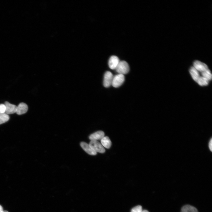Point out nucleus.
I'll list each match as a JSON object with an SVG mask.
<instances>
[{
	"label": "nucleus",
	"mask_w": 212,
	"mask_h": 212,
	"mask_svg": "<svg viewBox=\"0 0 212 212\" xmlns=\"http://www.w3.org/2000/svg\"><path fill=\"white\" fill-rule=\"evenodd\" d=\"M118 74L124 75L127 73L130 67L127 63L125 61H120L115 69Z\"/></svg>",
	"instance_id": "f257e3e1"
},
{
	"label": "nucleus",
	"mask_w": 212,
	"mask_h": 212,
	"mask_svg": "<svg viewBox=\"0 0 212 212\" xmlns=\"http://www.w3.org/2000/svg\"><path fill=\"white\" fill-rule=\"evenodd\" d=\"M124 75L118 74L113 76L112 85L115 87H118L120 86L125 81Z\"/></svg>",
	"instance_id": "f03ea898"
},
{
	"label": "nucleus",
	"mask_w": 212,
	"mask_h": 212,
	"mask_svg": "<svg viewBox=\"0 0 212 212\" xmlns=\"http://www.w3.org/2000/svg\"><path fill=\"white\" fill-rule=\"evenodd\" d=\"M89 145L96 152L103 153L105 151V150L102 144L97 140H91Z\"/></svg>",
	"instance_id": "7ed1b4c3"
},
{
	"label": "nucleus",
	"mask_w": 212,
	"mask_h": 212,
	"mask_svg": "<svg viewBox=\"0 0 212 212\" xmlns=\"http://www.w3.org/2000/svg\"><path fill=\"white\" fill-rule=\"evenodd\" d=\"M113 76L111 72L107 71L105 72L104 75L103 82V85L105 87H108L112 85Z\"/></svg>",
	"instance_id": "20e7f679"
},
{
	"label": "nucleus",
	"mask_w": 212,
	"mask_h": 212,
	"mask_svg": "<svg viewBox=\"0 0 212 212\" xmlns=\"http://www.w3.org/2000/svg\"><path fill=\"white\" fill-rule=\"evenodd\" d=\"M120 61L118 57L117 56H111L109 60L108 65L110 69H115Z\"/></svg>",
	"instance_id": "39448f33"
},
{
	"label": "nucleus",
	"mask_w": 212,
	"mask_h": 212,
	"mask_svg": "<svg viewBox=\"0 0 212 212\" xmlns=\"http://www.w3.org/2000/svg\"><path fill=\"white\" fill-rule=\"evenodd\" d=\"M193 67L199 72H202L208 69L205 64L199 61H196L193 63Z\"/></svg>",
	"instance_id": "423d86ee"
},
{
	"label": "nucleus",
	"mask_w": 212,
	"mask_h": 212,
	"mask_svg": "<svg viewBox=\"0 0 212 212\" xmlns=\"http://www.w3.org/2000/svg\"><path fill=\"white\" fill-rule=\"evenodd\" d=\"M6 107L5 113L7 115L14 114L16 113L17 110V106L11 104L7 101L5 102Z\"/></svg>",
	"instance_id": "0eeeda50"
},
{
	"label": "nucleus",
	"mask_w": 212,
	"mask_h": 212,
	"mask_svg": "<svg viewBox=\"0 0 212 212\" xmlns=\"http://www.w3.org/2000/svg\"><path fill=\"white\" fill-rule=\"evenodd\" d=\"M80 146L88 154L91 155H95L97 152L95 151L90 145L84 142L80 143Z\"/></svg>",
	"instance_id": "6e6552de"
},
{
	"label": "nucleus",
	"mask_w": 212,
	"mask_h": 212,
	"mask_svg": "<svg viewBox=\"0 0 212 212\" xmlns=\"http://www.w3.org/2000/svg\"><path fill=\"white\" fill-rule=\"evenodd\" d=\"M28 107L27 105L24 102H21L17 106L16 113L19 115H21L26 113L28 110Z\"/></svg>",
	"instance_id": "1a4fd4ad"
},
{
	"label": "nucleus",
	"mask_w": 212,
	"mask_h": 212,
	"mask_svg": "<svg viewBox=\"0 0 212 212\" xmlns=\"http://www.w3.org/2000/svg\"><path fill=\"white\" fill-rule=\"evenodd\" d=\"M104 132L102 131L96 132L89 136V138L91 140H96L101 139L104 137Z\"/></svg>",
	"instance_id": "9d476101"
},
{
	"label": "nucleus",
	"mask_w": 212,
	"mask_h": 212,
	"mask_svg": "<svg viewBox=\"0 0 212 212\" xmlns=\"http://www.w3.org/2000/svg\"><path fill=\"white\" fill-rule=\"evenodd\" d=\"M190 73L193 80L197 82L200 77L199 72L193 67H192L189 70Z\"/></svg>",
	"instance_id": "9b49d317"
},
{
	"label": "nucleus",
	"mask_w": 212,
	"mask_h": 212,
	"mask_svg": "<svg viewBox=\"0 0 212 212\" xmlns=\"http://www.w3.org/2000/svg\"><path fill=\"white\" fill-rule=\"evenodd\" d=\"M102 145L105 148H109L111 145V142L110 138L107 136L104 137L101 140Z\"/></svg>",
	"instance_id": "f8f14e48"
},
{
	"label": "nucleus",
	"mask_w": 212,
	"mask_h": 212,
	"mask_svg": "<svg viewBox=\"0 0 212 212\" xmlns=\"http://www.w3.org/2000/svg\"><path fill=\"white\" fill-rule=\"evenodd\" d=\"M181 212H198L197 209L195 207L186 205L183 206L181 208Z\"/></svg>",
	"instance_id": "ddd939ff"
},
{
	"label": "nucleus",
	"mask_w": 212,
	"mask_h": 212,
	"mask_svg": "<svg viewBox=\"0 0 212 212\" xmlns=\"http://www.w3.org/2000/svg\"><path fill=\"white\" fill-rule=\"evenodd\" d=\"M209 81L205 78L200 76L197 82L200 86H204L208 85Z\"/></svg>",
	"instance_id": "4468645a"
},
{
	"label": "nucleus",
	"mask_w": 212,
	"mask_h": 212,
	"mask_svg": "<svg viewBox=\"0 0 212 212\" xmlns=\"http://www.w3.org/2000/svg\"><path fill=\"white\" fill-rule=\"evenodd\" d=\"M201 74L202 76L207 79L209 81L211 80L212 75L210 70L208 69L201 72Z\"/></svg>",
	"instance_id": "2eb2a0df"
},
{
	"label": "nucleus",
	"mask_w": 212,
	"mask_h": 212,
	"mask_svg": "<svg viewBox=\"0 0 212 212\" xmlns=\"http://www.w3.org/2000/svg\"><path fill=\"white\" fill-rule=\"evenodd\" d=\"M9 117L5 113H0V125L5 123L9 120Z\"/></svg>",
	"instance_id": "dca6fc26"
},
{
	"label": "nucleus",
	"mask_w": 212,
	"mask_h": 212,
	"mask_svg": "<svg viewBox=\"0 0 212 212\" xmlns=\"http://www.w3.org/2000/svg\"><path fill=\"white\" fill-rule=\"evenodd\" d=\"M142 206L140 205H138L132 208L131 212H142Z\"/></svg>",
	"instance_id": "f3484780"
},
{
	"label": "nucleus",
	"mask_w": 212,
	"mask_h": 212,
	"mask_svg": "<svg viewBox=\"0 0 212 212\" xmlns=\"http://www.w3.org/2000/svg\"><path fill=\"white\" fill-rule=\"evenodd\" d=\"M6 110V106L4 104H0V113H5Z\"/></svg>",
	"instance_id": "a211bd4d"
},
{
	"label": "nucleus",
	"mask_w": 212,
	"mask_h": 212,
	"mask_svg": "<svg viewBox=\"0 0 212 212\" xmlns=\"http://www.w3.org/2000/svg\"><path fill=\"white\" fill-rule=\"evenodd\" d=\"M208 147L210 150L212 152V138H211L209 140L208 143Z\"/></svg>",
	"instance_id": "6ab92c4d"
},
{
	"label": "nucleus",
	"mask_w": 212,
	"mask_h": 212,
	"mask_svg": "<svg viewBox=\"0 0 212 212\" xmlns=\"http://www.w3.org/2000/svg\"><path fill=\"white\" fill-rule=\"evenodd\" d=\"M3 211V208L2 206L0 205V212H1Z\"/></svg>",
	"instance_id": "aec40b11"
},
{
	"label": "nucleus",
	"mask_w": 212,
	"mask_h": 212,
	"mask_svg": "<svg viewBox=\"0 0 212 212\" xmlns=\"http://www.w3.org/2000/svg\"><path fill=\"white\" fill-rule=\"evenodd\" d=\"M142 212H149L148 211L146 210H143Z\"/></svg>",
	"instance_id": "412c9836"
},
{
	"label": "nucleus",
	"mask_w": 212,
	"mask_h": 212,
	"mask_svg": "<svg viewBox=\"0 0 212 212\" xmlns=\"http://www.w3.org/2000/svg\"><path fill=\"white\" fill-rule=\"evenodd\" d=\"M1 212H8L6 211H3Z\"/></svg>",
	"instance_id": "4be33fe9"
}]
</instances>
